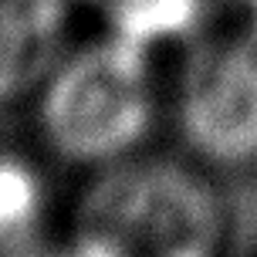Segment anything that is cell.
Segmentation results:
<instances>
[{
    "label": "cell",
    "instance_id": "obj_1",
    "mask_svg": "<svg viewBox=\"0 0 257 257\" xmlns=\"http://www.w3.org/2000/svg\"><path fill=\"white\" fill-rule=\"evenodd\" d=\"M153 54L112 31L71 48L34 98L48 149L91 169L139 156L159 115Z\"/></svg>",
    "mask_w": 257,
    "mask_h": 257
},
{
    "label": "cell",
    "instance_id": "obj_2",
    "mask_svg": "<svg viewBox=\"0 0 257 257\" xmlns=\"http://www.w3.org/2000/svg\"><path fill=\"white\" fill-rule=\"evenodd\" d=\"M75 230L112 257H223L230 220L196 166L139 153L98 169L78 203Z\"/></svg>",
    "mask_w": 257,
    "mask_h": 257
},
{
    "label": "cell",
    "instance_id": "obj_8",
    "mask_svg": "<svg viewBox=\"0 0 257 257\" xmlns=\"http://www.w3.org/2000/svg\"><path fill=\"white\" fill-rule=\"evenodd\" d=\"M244 11H247V31L257 38V0H244Z\"/></svg>",
    "mask_w": 257,
    "mask_h": 257
},
{
    "label": "cell",
    "instance_id": "obj_3",
    "mask_svg": "<svg viewBox=\"0 0 257 257\" xmlns=\"http://www.w3.org/2000/svg\"><path fill=\"white\" fill-rule=\"evenodd\" d=\"M176 128L203 166H257V38H196L180 68Z\"/></svg>",
    "mask_w": 257,
    "mask_h": 257
},
{
    "label": "cell",
    "instance_id": "obj_5",
    "mask_svg": "<svg viewBox=\"0 0 257 257\" xmlns=\"http://www.w3.org/2000/svg\"><path fill=\"white\" fill-rule=\"evenodd\" d=\"M102 17L105 31L142 44L149 51L169 44H193L203 38V27L217 0H75Z\"/></svg>",
    "mask_w": 257,
    "mask_h": 257
},
{
    "label": "cell",
    "instance_id": "obj_7",
    "mask_svg": "<svg viewBox=\"0 0 257 257\" xmlns=\"http://www.w3.org/2000/svg\"><path fill=\"white\" fill-rule=\"evenodd\" d=\"M44 257H112V254H108L102 244H95L91 237H85V233L75 230V237H71L68 244L54 247L51 254H44Z\"/></svg>",
    "mask_w": 257,
    "mask_h": 257
},
{
    "label": "cell",
    "instance_id": "obj_4",
    "mask_svg": "<svg viewBox=\"0 0 257 257\" xmlns=\"http://www.w3.org/2000/svg\"><path fill=\"white\" fill-rule=\"evenodd\" d=\"M75 0H0V105L34 102L71 51Z\"/></svg>",
    "mask_w": 257,
    "mask_h": 257
},
{
    "label": "cell",
    "instance_id": "obj_6",
    "mask_svg": "<svg viewBox=\"0 0 257 257\" xmlns=\"http://www.w3.org/2000/svg\"><path fill=\"white\" fill-rule=\"evenodd\" d=\"M51 210L41 166L17 149H0V257H31Z\"/></svg>",
    "mask_w": 257,
    "mask_h": 257
}]
</instances>
